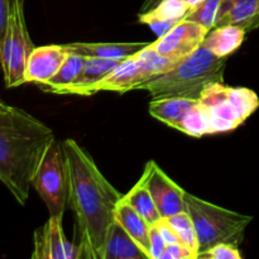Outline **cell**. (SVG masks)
<instances>
[{
    "instance_id": "6da1fadb",
    "label": "cell",
    "mask_w": 259,
    "mask_h": 259,
    "mask_svg": "<svg viewBox=\"0 0 259 259\" xmlns=\"http://www.w3.org/2000/svg\"><path fill=\"white\" fill-rule=\"evenodd\" d=\"M62 144L68 176L67 205L75 217L77 259H104L106 235L123 195L77 142L68 138Z\"/></svg>"
},
{
    "instance_id": "7a4b0ae2",
    "label": "cell",
    "mask_w": 259,
    "mask_h": 259,
    "mask_svg": "<svg viewBox=\"0 0 259 259\" xmlns=\"http://www.w3.org/2000/svg\"><path fill=\"white\" fill-rule=\"evenodd\" d=\"M56 137L52 129L25 110L0 111V182L18 204L25 205L37 169Z\"/></svg>"
},
{
    "instance_id": "3957f363",
    "label": "cell",
    "mask_w": 259,
    "mask_h": 259,
    "mask_svg": "<svg viewBox=\"0 0 259 259\" xmlns=\"http://www.w3.org/2000/svg\"><path fill=\"white\" fill-rule=\"evenodd\" d=\"M258 108L259 98L250 89L212 82L202 90L176 131L194 138L228 133L242 125Z\"/></svg>"
},
{
    "instance_id": "277c9868",
    "label": "cell",
    "mask_w": 259,
    "mask_h": 259,
    "mask_svg": "<svg viewBox=\"0 0 259 259\" xmlns=\"http://www.w3.org/2000/svg\"><path fill=\"white\" fill-rule=\"evenodd\" d=\"M227 57H217L204 46L184 58L166 73L144 81L137 90L148 91L153 99L187 98L197 100L209 83L224 82Z\"/></svg>"
},
{
    "instance_id": "5b68a950",
    "label": "cell",
    "mask_w": 259,
    "mask_h": 259,
    "mask_svg": "<svg viewBox=\"0 0 259 259\" xmlns=\"http://www.w3.org/2000/svg\"><path fill=\"white\" fill-rule=\"evenodd\" d=\"M185 201L187 214L191 218L196 230L199 253L205 252L219 243L239 247L244 238L245 229L252 223V217L220 207L189 192H186Z\"/></svg>"
},
{
    "instance_id": "8992f818",
    "label": "cell",
    "mask_w": 259,
    "mask_h": 259,
    "mask_svg": "<svg viewBox=\"0 0 259 259\" xmlns=\"http://www.w3.org/2000/svg\"><path fill=\"white\" fill-rule=\"evenodd\" d=\"M34 47L25 22L24 0H12L9 23L0 45V66L8 89L24 83L25 66Z\"/></svg>"
},
{
    "instance_id": "52a82bcc",
    "label": "cell",
    "mask_w": 259,
    "mask_h": 259,
    "mask_svg": "<svg viewBox=\"0 0 259 259\" xmlns=\"http://www.w3.org/2000/svg\"><path fill=\"white\" fill-rule=\"evenodd\" d=\"M32 187L46 204L50 217L63 218L68 199V176L62 142H52L38 167Z\"/></svg>"
},
{
    "instance_id": "ba28073f",
    "label": "cell",
    "mask_w": 259,
    "mask_h": 259,
    "mask_svg": "<svg viewBox=\"0 0 259 259\" xmlns=\"http://www.w3.org/2000/svg\"><path fill=\"white\" fill-rule=\"evenodd\" d=\"M141 180L151 192L162 218L186 211V191L169 179L156 162L149 161L146 164Z\"/></svg>"
},
{
    "instance_id": "9c48e42d",
    "label": "cell",
    "mask_w": 259,
    "mask_h": 259,
    "mask_svg": "<svg viewBox=\"0 0 259 259\" xmlns=\"http://www.w3.org/2000/svg\"><path fill=\"white\" fill-rule=\"evenodd\" d=\"M209 29L192 20L184 19L169 32L152 43V47L166 57L181 61L189 57L204 42Z\"/></svg>"
},
{
    "instance_id": "30bf717a",
    "label": "cell",
    "mask_w": 259,
    "mask_h": 259,
    "mask_svg": "<svg viewBox=\"0 0 259 259\" xmlns=\"http://www.w3.org/2000/svg\"><path fill=\"white\" fill-rule=\"evenodd\" d=\"M33 242L32 259H77V248L66 238L60 217H50L34 232Z\"/></svg>"
},
{
    "instance_id": "8fae6325",
    "label": "cell",
    "mask_w": 259,
    "mask_h": 259,
    "mask_svg": "<svg viewBox=\"0 0 259 259\" xmlns=\"http://www.w3.org/2000/svg\"><path fill=\"white\" fill-rule=\"evenodd\" d=\"M66 45H50L34 47L29 55L24 71V83L40 85L55 76L66 58L70 56Z\"/></svg>"
},
{
    "instance_id": "7c38bea8",
    "label": "cell",
    "mask_w": 259,
    "mask_h": 259,
    "mask_svg": "<svg viewBox=\"0 0 259 259\" xmlns=\"http://www.w3.org/2000/svg\"><path fill=\"white\" fill-rule=\"evenodd\" d=\"M147 80H149V76L139 65L136 55H133L121 61L111 72L91 86L89 90V96L95 95L101 91H114L119 94L128 93V91L137 90V88Z\"/></svg>"
},
{
    "instance_id": "4fadbf2b",
    "label": "cell",
    "mask_w": 259,
    "mask_h": 259,
    "mask_svg": "<svg viewBox=\"0 0 259 259\" xmlns=\"http://www.w3.org/2000/svg\"><path fill=\"white\" fill-rule=\"evenodd\" d=\"M191 9L184 0H162L153 9L139 13L138 20L148 25L159 38L184 20Z\"/></svg>"
},
{
    "instance_id": "5bb4252c",
    "label": "cell",
    "mask_w": 259,
    "mask_h": 259,
    "mask_svg": "<svg viewBox=\"0 0 259 259\" xmlns=\"http://www.w3.org/2000/svg\"><path fill=\"white\" fill-rule=\"evenodd\" d=\"M119 60H108L100 57H85L82 68L72 83L60 90L61 95L89 96V90L98 81L105 77L120 63Z\"/></svg>"
},
{
    "instance_id": "9a60e30c",
    "label": "cell",
    "mask_w": 259,
    "mask_h": 259,
    "mask_svg": "<svg viewBox=\"0 0 259 259\" xmlns=\"http://www.w3.org/2000/svg\"><path fill=\"white\" fill-rule=\"evenodd\" d=\"M149 43L146 42H76L68 43L66 47L72 53L85 57H100L108 60L123 61L143 50Z\"/></svg>"
},
{
    "instance_id": "2e32d148",
    "label": "cell",
    "mask_w": 259,
    "mask_h": 259,
    "mask_svg": "<svg viewBox=\"0 0 259 259\" xmlns=\"http://www.w3.org/2000/svg\"><path fill=\"white\" fill-rule=\"evenodd\" d=\"M237 25L245 32L259 27V0H223L217 27Z\"/></svg>"
},
{
    "instance_id": "e0dca14e",
    "label": "cell",
    "mask_w": 259,
    "mask_h": 259,
    "mask_svg": "<svg viewBox=\"0 0 259 259\" xmlns=\"http://www.w3.org/2000/svg\"><path fill=\"white\" fill-rule=\"evenodd\" d=\"M104 259H149L136 240L114 220L106 235Z\"/></svg>"
},
{
    "instance_id": "ac0fdd59",
    "label": "cell",
    "mask_w": 259,
    "mask_h": 259,
    "mask_svg": "<svg viewBox=\"0 0 259 259\" xmlns=\"http://www.w3.org/2000/svg\"><path fill=\"white\" fill-rule=\"evenodd\" d=\"M245 30L237 25H222L207 32L201 46L214 53L217 57H227L234 53L242 46L245 38Z\"/></svg>"
},
{
    "instance_id": "d6986e66",
    "label": "cell",
    "mask_w": 259,
    "mask_h": 259,
    "mask_svg": "<svg viewBox=\"0 0 259 259\" xmlns=\"http://www.w3.org/2000/svg\"><path fill=\"white\" fill-rule=\"evenodd\" d=\"M197 100L187 98L152 99L148 111L154 119L176 129L182 119L190 113Z\"/></svg>"
},
{
    "instance_id": "ffe728a7",
    "label": "cell",
    "mask_w": 259,
    "mask_h": 259,
    "mask_svg": "<svg viewBox=\"0 0 259 259\" xmlns=\"http://www.w3.org/2000/svg\"><path fill=\"white\" fill-rule=\"evenodd\" d=\"M114 219L125 229V232L136 240L137 244L149 257V232H151L152 225L142 215H139L131 205L123 201V199H120V201L116 205Z\"/></svg>"
},
{
    "instance_id": "44dd1931",
    "label": "cell",
    "mask_w": 259,
    "mask_h": 259,
    "mask_svg": "<svg viewBox=\"0 0 259 259\" xmlns=\"http://www.w3.org/2000/svg\"><path fill=\"white\" fill-rule=\"evenodd\" d=\"M121 199L126 204L131 205L151 225L156 224L162 218L161 212L157 209V205L154 202L153 197H152L151 192H149V190L147 189V186L141 179L134 185L133 189H131L128 194L123 195Z\"/></svg>"
},
{
    "instance_id": "7402d4cb",
    "label": "cell",
    "mask_w": 259,
    "mask_h": 259,
    "mask_svg": "<svg viewBox=\"0 0 259 259\" xmlns=\"http://www.w3.org/2000/svg\"><path fill=\"white\" fill-rule=\"evenodd\" d=\"M83 62H85V56L71 52L70 56L65 60V62L62 63V66L55 73V76L50 78L47 82L38 85V88L46 93L58 94L60 90H62L63 88H66L76 80L81 68H82Z\"/></svg>"
},
{
    "instance_id": "603a6c76",
    "label": "cell",
    "mask_w": 259,
    "mask_h": 259,
    "mask_svg": "<svg viewBox=\"0 0 259 259\" xmlns=\"http://www.w3.org/2000/svg\"><path fill=\"white\" fill-rule=\"evenodd\" d=\"M136 57L138 60L139 65L144 70V72L149 76V78L153 77V76L161 75V73L168 72L172 68L176 67L180 62V61L172 60V58H168L157 52L152 47V43H149L143 50L136 53Z\"/></svg>"
},
{
    "instance_id": "cb8c5ba5",
    "label": "cell",
    "mask_w": 259,
    "mask_h": 259,
    "mask_svg": "<svg viewBox=\"0 0 259 259\" xmlns=\"http://www.w3.org/2000/svg\"><path fill=\"white\" fill-rule=\"evenodd\" d=\"M166 219L171 224V227L174 228L175 232H176L180 243L184 244L187 249L191 250L192 254L197 259V254H199V240H197V234L196 230H195L194 223H192L191 218L187 214V211L172 215V217L166 218Z\"/></svg>"
},
{
    "instance_id": "d4e9b609",
    "label": "cell",
    "mask_w": 259,
    "mask_h": 259,
    "mask_svg": "<svg viewBox=\"0 0 259 259\" xmlns=\"http://www.w3.org/2000/svg\"><path fill=\"white\" fill-rule=\"evenodd\" d=\"M222 2L223 0H201L196 7L187 13L185 19L199 23L209 30L212 29L217 27L219 19Z\"/></svg>"
},
{
    "instance_id": "484cf974",
    "label": "cell",
    "mask_w": 259,
    "mask_h": 259,
    "mask_svg": "<svg viewBox=\"0 0 259 259\" xmlns=\"http://www.w3.org/2000/svg\"><path fill=\"white\" fill-rule=\"evenodd\" d=\"M240 259L242 254L237 245L228 244V243H219L212 245L211 248L206 249L197 254V259Z\"/></svg>"
},
{
    "instance_id": "4316f807",
    "label": "cell",
    "mask_w": 259,
    "mask_h": 259,
    "mask_svg": "<svg viewBox=\"0 0 259 259\" xmlns=\"http://www.w3.org/2000/svg\"><path fill=\"white\" fill-rule=\"evenodd\" d=\"M167 243L158 232L154 225L151 227L149 232V258L151 259H161L162 253L164 252Z\"/></svg>"
},
{
    "instance_id": "83f0119b",
    "label": "cell",
    "mask_w": 259,
    "mask_h": 259,
    "mask_svg": "<svg viewBox=\"0 0 259 259\" xmlns=\"http://www.w3.org/2000/svg\"><path fill=\"white\" fill-rule=\"evenodd\" d=\"M161 259H196L190 249H187L181 243H171L167 244Z\"/></svg>"
},
{
    "instance_id": "f1b7e54d",
    "label": "cell",
    "mask_w": 259,
    "mask_h": 259,
    "mask_svg": "<svg viewBox=\"0 0 259 259\" xmlns=\"http://www.w3.org/2000/svg\"><path fill=\"white\" fill-rule=\"evenodd\" d=\"M12 0H0V45L5 37L8 23H9Z\"/></svg>"
},
{
    "instance_id": "f546056e",
    "label": "cell",
    "mask_w": 259,
    "mask_h": 259,
    "mask_svg": "<svg viewBox=\"0 0 259 259\" xmlns=\"http://www.w3.org/2000/svg\"><path fill=\"white\" fill-rule=\"evenodd\" d=\"M162 0H144L143 5H142L141 8V13H146L148 12V10L153 9L156 5H158L159 3H161Z\"/></svg>"
},
{
    "instance_id": "4dcf8cb0",
    "label": "cell",
    "mask_w": 259,
    "mask_h": 259,
    "mask_svg": "<svg viewBox=\"0 0 259 259\" xmlns=\"http://www.w3.org/2000/svg\"><path fill=\"white\" fill-rule=\"evenodd\" d=\"M8 108H9V105H8L4 100H2V99H0V111L5 110V109H8Z\"/></svg>"
}]
</instances>
